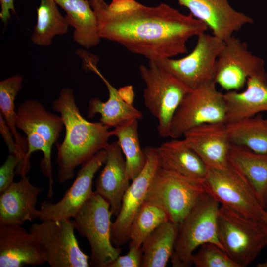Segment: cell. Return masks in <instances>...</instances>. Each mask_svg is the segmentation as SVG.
<instances>
[{"mask_svg":"<svg viewBox=\"0 0 267 267\" xmlns=\"http://www.w3.org/2000/svg\"><path fill=\"white\" fill-rule=\"evenodd\" d=\"M89 3L96 15L101 39L117 42L149 60L186 53L187 41L208 29L191 14L184 15L164 3L155 6L136 0Z\"/></svg>","mask_w":267,"mask_h":267,"instance_id":"obj_1","label":"cell"},{"mask_svg":"<svg viewBox=\"0 0 267 267\" xmlns=\"http://www.w3.org/2000/svg\"><path fill=\"white\" fill-rule=\"evenodd\" d=\"M52 108L60 114L65 128L63 142L55 144L58 179L63 183L73 178L77 166L105 149L112 135L108 127L100 122H89L82 116L70 88L62 89Z\"/></svg>","mask_w":267,"mask_h":267,"instance_id":"obj_2","label":"cell"},{"mask_svg":"<svg viewBox=\"0 0 267 267\" xmlns=\"http://www.w3.org/2000/svg\"><path fill=\"white\" fill-rule=\"evenodd\" d=\"M17 128L26 134L28 144L26 158L30 162L32 153L43 152L44 157L40 163L43 173L49 180L47 197L52 199L53 195L51 150L57 142L64 127L59 115L46 110L39 101L29 99L22 103L16 111Z\"/></svg>","mask_w":267,"mask_h":267,"instance_id":"obj_3","label":"cell"},{"mask_svg":"<svg viewBox=\"0 0 267 267\" xmlns=\"http://www.w3.org/2000/svg\"><path fill=\"white\" fill-rule=\"evenodd\" d=\"M219 207L218 201L205 192L179 223L170 259L173 267H191L194 251L204 244L213 243L223 250L218 233Z\"/></svg>","mask_w":267,"mask_h":267,"instance_id":"obj_4","label":"cell"},{"mask_svg":"<svg viewBox=\"0 0 267 267\" xmlns=\"http://www.w3.org/2000/svg\"><path fill=\"white\" fill-rule=\"evenodd\" d=\"M217 227L224 251L240 267L251 264L267 246V231L261 222L222 205L218 211Z\"/></svg>","mask_w":267,"mask_h":267,"instance_id":"obj_5","label":"cell"},{"mask_svg":"<svg viewBox=\"0 0 267 267\" xmlns=\"http://www.w3.org/2000/svg\"><path fill=\"white\" fill-rule=\"evenodd\" d=\"M139 72L145 88L144 102L157 120V131L162 137H170L171 123L184 97L192 89L164 70L155 60L141 65Z\"/></svg>","mask_w":267,"mask_h":267,"instance_id":"obj_6","label":"cell"},{"mask_svg":"<svg viewBox=\"0 0 267 267\" xmlns=\"http://www.w3.org/2000/svg\"><path fill=\"white\" fill-rule=\"evenodd\" d=\"M112 215L109 203L94 192L73 218L75 229L90 245L89 266L107 267L120 255L111 242Z\"/></svg>","mask_w":267,"mask_h":267,"instance_id":"obj_7","label":"cell"},{"mask_svg":"<svg viewBox=\"0 0 267 267\" xmlns=\"http://www.w3.org/2000/svg\"><path fill=\"white\" fill-rule=\"evenodd\" d=\"M203 184L205 192L222 205L261 222L267 216L250 182L229 162L224 169H209Z\"/></svg>","mask_w":267,"mask_h":267,"instance_id":"obj_8","label":"cell"},{"mask_svg":"<svg viewBox=\"0 0 267 267\" xmlns=\"http://www.w3.org/2000/svg\"><path fill=\"white\" fill-rule=\"evenodd\" d=\"M203 180L160 167L150 184L145 201L161 207L167 213L170 221L179 223L206 192Z\"/></svg>","mask_w":267,"mask_h":267,"instance_id":"obj_9","label":"cell"},{"mask_svg":"<svg viewBox=\"0 0 267 267\" xmlns=\"http://www.w3.org/2000/svg\"><path fill=\"white\" fill-rule=\"evenodd\" d=\"M28 230L37 237L41 253L51 267H88L90 258L79 247L73 220H45Z\"/></svg>","mask_w":267,"mask_h":267,"instance_id":"obj_10","label":"cell"},{"mask_svg":"<svg viewBox=\"0 0 267 267\" xmlns=\"http://www.w3.org/2000/svg\"><path fill=\"white\" fill-rule=\"evenodd\" d=\"M214 80L204 83L184 97L173 117L170 137L178 139L197 126L226 123L223 94L218 90Z\"/></svg>","mask_w":267,"mask_h":267,"instance_id":"obj_11","label":"cell"},{"mask_svg":"<svg viewBox=\"0 0 267 267\" xmlns=\"http://www.w3.org/2000/svg\"><path fill=\"white\" fill-rule=\"evenodd\" d=\"M224 41L213 35L201 33L188 55L179 59L165 58L156 61L165 71L191 89L208 81H215L217 58Z\"/></svg>","mask_w":267,"mask_h":267,"instance_id":"obj_12","label":"cell"},{"mask_svg":"<svg viewBox=\"0 0 267 267\" xmlns=\"http://www.w3.org/2000/svg\"><path fill=\"white\" fill-rule=\"evenodd\" d=\"M265 72L264 61L248 50L246 42L233 35L224 41L217 58L215 81L228 91L237 90L249 77Z\"/></svg>","mask_w":267,"mask_h":267,"instance_id":"obj_13","label":"cell"},{"mask_svg":"<svg viewBox=\"0 0 267 267\" xmlns=\"http://www.w3.org/2000/svg\"><path fill=\"white\" fill-rule=\"evenodd\" d=\"M144 151L146 157L145 165L125 193L120 210L112 224L111 242L116 247L129 240L132 222L145 202L152 181L160 167L156 148L147 147Z\"/></svg>","mask_w":267,"mask_h":267,"instance_id":"obj_14","label":"cell"},{"mask_svg":"<svg viewBox=\"0 0 267 267\" xmlns=\"http://www.w3.org/2000/svg\"><path fill=\"white\" fill-rule=\"evenodd\" d=\"M106 158V150L103 149L84 162L73 184L60 200L54 203L50 201H44L41 203L40 220L74 218L94 193L92 189L93 178L105 164Z\"/></svg>","mask_w":267,"mask_h":267,"instance_id":"obj_15","label":"cell"},{"mask_svg":"<svg viewBox=\"0 0 267 267\" xmlns=\"http://www.w3.org/2000/svg\"><path fill=\"white\" fill-rule=\"evenodd\" d=\"M196 19L204 23L212 35L225 41L244 26L254 22L251 17L237 11L228 0H177Z\"/></svg>","mask_w":267,"mask_h":267,"instance_id":"obj_16","label":"cell"},{"mask_svg":"<svg viewBox=\"0 0 267 267\" xmlns=\"http://www.w3.org/2000/svg\"><path fill=\"white\" fill-rule=\"evenodd\" d=\"M183 136L208 169H222L228 166L232 143L225 123L201 124L187 130Z\"/></svg>","mask_w":267,"mask_h":267,"instance_id":"obj_17","label":"cell"},{"mask_svg":"<svg viewBox=\"0 0 267 267\" xmlns=\"http://www.w3.org/2000/svg\"><path fill=\"white\" fill-rule=\"evenodd\" d=\"M45 261L36 235L20 224H0V267L38 266Z\"/></svg>","mask_w":267,"mask_h":267,"instance_id":"obj_18","label":"cell"},{"mask_svg":"<svg viewBox=\"0 0 267 267\" xmlns=\"http://www.w3.org/2000/svg\"><path fill=\"white\" fill-rule=\"evenodd\" d=\"M42 190L33 185L26 176L13 182L0 193V224L22 225L39 219L40 211L36 207Z\"/></svg>","mask_w":267,"mask_h":267,"instance_id":"obj_19","label":"cell"},{"mask_svg":"<svg viewBox=\"0 0 267 267\" xmlns=\"http://www.w3.org/2000/svg\"><path fill=\"white\" fill-rule=\"evenodd\" d=\"M105 150L106 160L96 181L94 192L109 203L112 215L117 216L130 180L127 175L125 160L118 141L109 144Z\"/></svg>","mask_w":267,"mask_h":267,"instance_id":"obj_20","label":"cell"},{"mask_svg":"<svg viewBox=\"0 0 267 267\" xmlns=\"http://www.w3.org/2000/svg\"><path fill=\"white\" fill-rule=\"evenodd\" d=\"M241 92L223 93L226 107V123L237 122L267 111V73L253 75Z\"/></svg>","mask_w":267,"mask_h":267,"instance_id":"obj_21","label":"cell"},{"mask_svg":"<svg viewBox=\"0 0 267 267\" xmlns=\"http://www.w3.org/2000/svg\"><path fill=\"white\" fill-rule=\"evenodd\" d=\"M85 66L89 70L95 73L106 85L109 98L105 102L97 97L92 98L89 102L88 117L91 118L96 114L101 117L100 122L108 127H115L121 123L132 119L140 120L143 117L142 113L136 108L133 104L126 101L121 95L119 90L114 87L103 76L94 62L88 56L84 58Z\"/></svg>","mask_w":267,"mask_h":267,"instance_id":"obj_22","label":"cell"},{"mask_svg":"<svg viewBox=\"0 0 267 267\" xmlns=\"http://www.w3.org/2000/svg\"><path fill=\"white\" fill-rule=\"evenodd\" d=\"M156 148L161 168L194 179L206 178L208 168L184 139H173Z\"/></svg>","mask_w":267,"mask_h":267,"instance_id":"obj_23","label":"cell"},{"mask_svg":"<svg viewBox=\"0 0 267 267\" xmlns=\"http://www.w3.org/2000/svg\"><path fill=\"white\" fill-rule=\"evenodd\" d=\"M66 13V19L74 30L73 40L86 48L95 46L101 38L97 18L88 0H55Z\"/></svg>","mask_w":267,"mask_h":267,"instance_id":"obj_24","label":"cell"},{"mask_svg":"<svg viewBox=\"0 0 267 267\" xmlns=\"http://www.w3.org/2000/svg\"><path fill=\"white\" fill-rule=\"evenodd\" d=\"M23 81L22 76L16 74L0 82V113L14 135L19 159L16 174L21 176L26 175L31 168L30 162L26 158L27 139L22 137L18 132L15 121V99L22 89Z\"/></svg>","mask_w":267,"mask_h":267,"instance_id":"obj_25","label":"cell"},{"mask_svg":"<svg viewBox=\"0 0 267 267\" xmlns=\"http://www.w3.org/2000/svg\"><path fill=\"white\" fill-rule=\"evenodd\" d=\"M178 224L170 220L155 229L143 241L141 267H165L171 259Z\"/></svg>","mask_w":267,"mask_h":267,"instance_id":"obj_26","label":"cell"},{"mask_svg":"<svg viewBox=\"0 0 267 267\" xmlns=\"http://www.w3.org/2000/svg\"><path fill=\"white\" fill-rule=\"evenodd\" d=\"M228 161L247 178L262 205L267 186V153H256L245 147L231 144Z\"/></svg>","mask_w":267,"mask_h":267,"instance_id":"obj_27","label":"cell"},{"mask_svg":"<svg viewBox=\"0 0 267 267\" xmlns=\"http://www.w3.org/2000/svg\"><path fill=\"white\" fill-rule=\"evenodd\" d=\"M116 136L125 156L126 170L130 181L134 180L144 168L146 157L141 148L138 135V120L124 121L111 131Z\"/></svg>","mask_w":267,"mask_h":267,"instance_id":"obj_28","label":"cell"},{"mask_svg":"<svg viewBox=\"0 0 267 267\" xmlns=\"http://www.w3.org/2000/svg\"><path fill=\"white\" fill-rule=\"evenodd\" d=\"M232 144L259 153H267V117L260 113L237 122L226 123Z\"/></svg>","mask_w":267,"mask_h":267,"instance_id":"obj_29","label":"cell"},{"mask_svg":"<svg viewBox=\"0 0 267 267\" xmlns=\"http://www.w3.org/2000/svg\"><path fill=\"white\" fill-rule=\"evenodd\" d=\"M37 14V23L31 36L34 44L48 46L54 37L67 34L69 25L55 0H40Z\"/></svg>","mask_w":267,"mask_h":267,"instance_id":"obj_30","label":"cell"},{"mask_svg":"<svg viewBox=\"0 0 267 267\" xmlns=\"http://www.w3.org/2000/svg\"><path fill=\"white\" fill-rule=\"evenodd\" d=\"M170 220L166 211L145 201L135 215L129 231V246L141 248L145 239L159 225Z\"/></svg>","mask_w":267,"mask_h":267,"instance_id":"obj_31","label":"cell"},{"mask_svg":"<svg viewBox=\"0 0 267 267\" xmlns=\"http://www.w3.org/2000/svg\"><path fill=\"white\" fill-rule=\"evenodd\" d=\"M191 263L196 267H240L223 250L213 243L201 245L192 255Z\"/></svg>","mask_w":267,"mask_h":267,"instance_id":"obj_32","label":"cell"},{"mask_svg":"<svg viewBox=\"0 0 267 267\" xmlns=\"http://www.w3.org/2000/svg\"><path fill=\"white\" fill-rule=\"evenodd\" d=\"M19 162L18 156L10 154L0 168V193L6 190L14 181L16 169Z\"/></svg>","mask_w":267,"mask_h":267,"instance_id":"obj_33","label":"cell"},{"mask_svg":"<svg viewBox=\"0 0 267 267\" xmlns=\"http://www.w3.org/2000/svg\"><path fill=\"white\" fill-rule=\"evenodd\" d=\"M142 252L141 248L129 246L128 252L124 255H119L107 267H141Z\"/></svg>","mask_w":267,"mask_h":267,"instance_id":"obj_34","label":"cell"},{"mask_svg":"<svg viewBox=\"0 0 267 267\" xmlns=\"http://www.w3.org/2000/svg\"><path fill=\"white\" fill-rule=\"evenodd\" d=\"M0 133L8 149L9 153L16 154L18 157V148L14 135L0 113Z\"/></svg>","mask_w":267,"mask_h":267,"instance_id":"obj_35","label":"cell"},{"mask_svg":"<svg viewBox=\"0 0 267 267\" xmlns=\"http://www.w3.org/2000/svg\"><path fill=\"white\" fill-rule=\"evenodd\" d=\"M1 9L0 18L6 24L10 19L11 13H15L14 0H0Z\"/></svg>","mask_w":267,"mask_h":267,"instance_id":"obj_36","label":"cell"},{"mask_svg":"<svg viewBox=\"0 0 267 267\" xmlns=\"http://www.w3.org/2000/svg\"><path fill=\"white\" fill-rule=\"evenodd\" d=\"M118 90L121 95L126 101L133 104L134 93L132 86L125 87Z\"/></svg>","mask_w":267,"mask_h":267,"instance_id":"obj_37","label":"cell"},{"mask_svg":"<svg viewBox=\"0 0 267 267\" xmlns=\"http://www.w3.org/2000/svg\"><path fill=\"white\" fill-rule=\"evenodd\" d=\"M262 205L264 209L267 212V186L263 195Z\"/></svg>","mask_w":267,"mask_h":267,"instance_id":"obj_38","label":"cell"},{"mask_svg":"<svg viewBox=\"0 0 267 267\" xmlns=\"http://www.w3.org/2000/svg\"><path fill=\"white\" fill-rule=\"evenodd\" d=\"M257 267H267V261L258 264Z\"/></svg>","mask_w":267,"mask_h":267,"instance_id":"obj_39","label":"cell"},{"mask_svg":"<svg viewBox=\"0 0 267 267\" xmlns=\"http://www.w3.org/2000/svg\"><path fill=\"white\" fill-rule=\"evenodd\" d=\"M261 222L263 223L267 231V216Z\"/></svg>","mask_w":267,"mask_h":267,"instance_id":"obj_40","label":"cell"},{"mask_svg":"<svg viewBox=\"0 0 267 267\" xmlns=\"http://www.w3.org/2000/svg\"><path fill=\"white\" fill-rule=\"evenodd\" d=\"M99 0H89V2H95V1H99Z\"/></svg>","mask_w":267,"mask_h":267,"instance_id":"obj_41","label":"cell"}]
</instances>
